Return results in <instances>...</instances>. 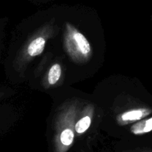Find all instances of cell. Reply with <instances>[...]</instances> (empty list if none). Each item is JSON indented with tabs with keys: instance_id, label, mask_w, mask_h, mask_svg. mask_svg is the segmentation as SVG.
<instances>
[{
	"instance_id": "cell-1",
	"label": "cell",
	"mask_w": 152,
	"mask_h": 152,
	"mask_svg": "<svg viewBox=\"0 0 152 152\" xmlns=\"http://www.w3.org/2000/svg\"><path fill=\"white\" fill-rule=\"evenodd\" d=\"M45 45V40L42 37H38L35 39L28 46V54L32 57L40 55L44 50Z\"/></svg>"
},
{
	"instance_id": "cell-2",
	"label": "cell",
	"mask_w": 152,
	"mask_h": 152,
	"mask_svg": "<svg viewBox=\"0 0 152 152\" xmlns=\"http://www.w3.org/2000/svg\"><path fill=\"white\" fill-rule=\"evenodd\" d=\"M150 113L149 110L146 109H138V110H133L131 111H128L122 115V119L124 121H132L139 120L142 118L145 117Z\"/></svg>"
},
{
	"instance_id": "cell-3",
	"label": "cell",
	"mask_w": 152,
	"mask_h": 152,
	"mask_svg": "<svg viewBox=\"0 0 152 152\" xmlns=\"http://www.w3.org/2000/svg\"><path fill=\"white\" fill-rule=\"evenodd\" d=\"M74 38L76 43H77V46L81 53H83V55H88L90 52L91 47L88 41L85 37V36L78 31H75L74 34Z\"/></svg>"
},
{
	"instance_id": "cell-4",
	"label": "cell",
	"mask_w": 152,
	"mask_h": 152,
	"mask_svg": "<svg viewBox=\"0 0 152 152\" xmlns=\"http://www.w3.org/2000/svg\"><path fill=\"white\" fill-rule=\"evenodd\" d=\"M152 130V118L148 119L146 121L138 123L134 125L132 128V131L135 134H144V133L148 132Z\"/></svg>"
},
{
	"instance_id": "cell-5",
	"label": "cell",
	"mask_w": 152,
	"mask_h": 152,
	"mask_svg": "<svg viewBox=\"0 0 152 152\" xmlns=\"http://www.w3.org/2000/svg\"><path fill=\"white\" fill-rule=\"evenodd\" d=\"M61 75V67L59 64H54L50 68L48 73V82L50 84H54L59 80Z\"/></svg>"
},
{
	"instance_id": "cell-6",
	"label": "cell",
	"mask_w": 152,
	"mask_h": 152,
	"mask_svg": "<svg viewBox=\"0 0 152 152\" xmlns=\"http://www.w3.org/2000/svg\"><path fill=\"white\" fill-rule=\"evenodd\" d=\"M91 118L89 116H86V117L83 118L80 121H78L77 123L76 124V131L79 134H83V133H84L85 131H86L88 129V128L91 125Z\"/></svg>"
},
{
	"instance_id": "cell-7",
	"label": "cell",
	"mask_w": 152,
	"mask_h": 152,
	"mask_svg": "<svg viewBox=\"0 0 152 152\" xmlns=\"http://www.w3.org/2000/svg\"><path fill=\"white\" fill-rule=\"evenodd\" d=\"M74 134L71 129H65L60 135V141L64 145L69 146L74 141Z\"/></svg>"
},
{
	"instance_id": "cell-8",
	"label": "cell",
	"mask_w": 152,
	"mask_h": 152,
	"mask_svg": "<svg viewBox=\"0 0 152 152\" xmlns=\"http://www.w3.org/2000/svg\"><path fill=\"white\" fill-rule=\"evenodd\" d=\"M150 152H152V151H150Z\"/></svg>"
}]
</instances>
